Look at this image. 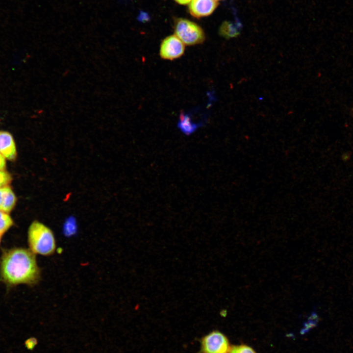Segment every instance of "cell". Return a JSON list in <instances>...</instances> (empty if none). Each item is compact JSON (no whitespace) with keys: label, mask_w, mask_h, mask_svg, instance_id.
<instances>
[{"label":"cell","mask_w":353,"mask_h":353,"mask_svg":"<svg viewBox=\"0 0 353 353\" xmlns=\"http://www.w3.org/2000/svg\"><path fill=\"white\" fill-rule=\"evenodd\" d=\"M35 254L30 249L15 248L4 251L0 260V277L8 285H34L41 278Z\"/></svg>","instance_id":"6da1fadb"},{"label":"cell","mask_w":353,"mask_h":353,"mask_svg":"<svg viewBox=\"0 0 353 353\" xmlns=\"http://www.w3.org/2000/svg\"><path fill=\"white\" fill-rule=\"evenodd\" d=\"M27 242L30 250L35 254L50 256L56 248L52 230L38 221H33L28 228Z\"/></svg>","instance_id":"7a4b0ae2"},{"label":"cell","mask_w":353,"mask_h":353,"mask_svg":"<svg viewBox=\"0 0 353 353\" xmlns=\"http://www.w3.org/2000/svg\"><path fill=\"white\" fill-rule=\"evenodd\" d=\"M175 34L185 45L202 44L205 39L202 29L197 24L185 19L179 18L175 23Z\"/></svg>","instance_id":"3957f363"},{"label":"cell","mask_w":353,"mask_h":353,"mask_svg":"<svg viewBox=\"0 0 353 353\" xmlns=\"http://www.w3.org/2000/svg\"><path fill=\"white\" fill-rule=\"evenodd\" d=\"M230 350L228 339L218 331L209 333L203 337L201 341L202 353H229Z\"/></svg>","instance_id":"277c9868"},{"label":"cell","mask_w":353,"mask_h":353,"mask_svg":"<svg viewBox=\"0 0 353 353\" xmlns=\"http://www.w3.org/2000/svg\"><path fill=\"white\" fill-rule=\"evenodd\" d=\"M184 51V43L176 35H172L162 41L159 54L162 59L173 60L181 57Z\"/></svg>","instance_id":"5b68a950"},{"label":"cell","mask_w":353,"mask_h":353,"mask_svg":"<svg viewBox=\"0 0 353 353\" xmlns=\"http://www.w3.org/2000/svg\"><path fill=\"white\" fill-rule=\"evenodd\" d=\"M218 4L215 0H191L189 2V11L194 17L200 18L211 14Z\"/></svg>","instance_id":"8992f818"},{"label":"cell","mask_w":353,"mask_h":353,"mask_svg":"<svg viewBox=\"0 0 353 353\" xmlns=\"http://www.w3.org/2000/svg\"><path fill=\"white\" fill-rule=\"evenodd\" d=\"M0 153L9 160L16 156V148L12 135L8 132H0Z\"/></svg>","instance_id":"52a82bcc"},{"label":"cell","mask_w":353,"mask_h":353,"mask_svg":"<svg viewBox=\"0 0 353 353\" xmlns=\"http://www.w3.org/2000/svg\"><path fill=\"white\" fill-rule=\"evenodd\" d=\"M16 202L15 195L10 187L0 188V211L9 213L14 207Z\"/></svg>","instance_id":"ba28073f"},{"label":"cell","mask_w":353,"mask_h":353,"mask_svg":"<svg viewBox=\"0 0 353 353\" xmlns=\"http://www.w3.org/2000/svg\"><path fill=\"white\" fill-rule=\"evenodd\" d=\"M240 32L239 25L227 21H225L221 25L219 30L220 36L228 39L237 37Z\"/></svg>","instance_id":"9c48e42d"},{"label":"cell","mask_w":353,"mask_h":353,"mask_svg":"<svg viewBox=\"0 0 353 353\" xmlns=\"http://www.w3.org/2000/svg\"><path fill=\"white\" fill-rule=\"evenodd\" d=\"M198 125L192 122L190 117L187 114H180L178 127L182 132L190 135L196 131Z\"/></svg>","instance_id":"30bf717a"},{"label":"cell","mask_w":353,"mask_h":353,"mask_svg":"<svg viewBox=\"0 0 353 353\" xmlns=\"http://www.w3.org/2000/svg\"><path fill=\"white\" fill-rule=\"evenodd\" d=\"M13 222L6 212L0 211V234L2 235L13 225Z\"/></svg>","instance_id":"8fae6325"},{"label":"cell","mask_w":353,"mask_h":353,"mask_svg":"<svg viewBox=\"0 0 353 353\" xmlns=\"http://www.w3.org/2000/svg\"><path fill=\"white\" fill-rule=\"evenodd\" d=\"M229 353H256L251 347L246 345L234 346L230 348Z\"/></svg>","instance_id":"7c38bea8"},{"label":"cell","mask_w":353,"mask_h":353,"mask_svg":"<svg viewBox=\"0 0 353 353\" xmlns=\"http://www.w3.org/2000/svg\"><path fill=\"white\" fill-rule=\"evenodd\" d=\"M10 175L3 170L0 171V188L6 186L11 181Z\"/></svg>","instance_id":"4fadbf2b"},{"label":"cell","mask_w":353,"mask_h":353,"mask_svg":"<svg viewBox=\"0 0 353 353\" xmlns=\"http://www.w3.org/2000/svg\"><path fill=\"white\" fill-rule=\"evenodd\" d=\"M76 228L75 221L72 219L68 220L65 225L64 229L67 234L74 233Z\"/></svg>","instance_id":"5bb4252c"},{"label":"cell","mask_w":353,"mask_h":353,"mask_svg":"<svg viewBox=\"0 0 353 353\" xmlns=\"http://www.w3.org/2000/svg\"><path fill=\"white\" fill-rule=\"evenodd\" d=\"M37 344V341L36 338L32 337L28 339L25 343L27 349L32 350Z\"/></svg>","instance_id":"9a60e30c"},{"label":"cell","mask_w":353,"mask_h":353,"mask_svg":"<svg viewBox=\"0 0 353 353\" xmlns=\"http://www.w3.org/2000/svg\"><path fill=\"white\" fill-rule=\"evenodd\" d=\"M5 157L0 153V171L3 170L5 168Z\"/></svg>","instance_id":"2e32d148"},{"label":"cell","mask_w":353,"mask_h":353,"mask_svg":"<svg viewBox=\"0 0 353 353\" xmlns=\"http://www.w3.org/2000/svg\"><path fill=\"white\" fill-rule=\"evenodd\" d=\"M138 19L141 22H145L148 20L149 17L146 13L141 12L139 16Z\"/></svg>","instance_id":"e0dca14e"},{"label":"cell","mask_w":353,"mask_h":353,"mask_svg":"<svg viewBox=\"0 0 353 353\" xmlns=\"http://www.w3.org/2000/svg\"><path fill=\"white\" fill-rule=\"evenodd\" d=\"M177 3L180 4H186L189 3L191 0H174Z\"/></svg>","instance_id":"ac0fdd59"},{"label":"cell","mask_w":353,"mask_h":353,"mask_svg":"<svg viewBox=\"0 0 353 353\" xmlns=\"http://www.w3.org/2000/svg\"><path fill=\"white\" fill-rule=\"evenodd\" d=\"M1 236L2 235L0 234V242H1Z\"/></svg>","instance_id":"d6986e66"},{"label":"cell","mask_w":353,"mask_h":353,"mask_svg":"<svg viewBox=\"0 0 353 353\" xmlns=\"http://www.w3.org/2000/svg\"><path fill=\"white\" fill-rule=\"evenodd\" d=\"M215 0L217 1L218 0Z\"/></svg>","instance_id":"ffe728a7"}]
</instances>
